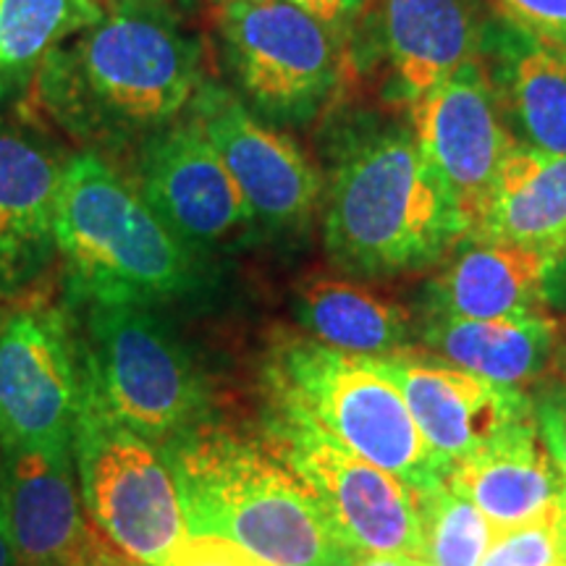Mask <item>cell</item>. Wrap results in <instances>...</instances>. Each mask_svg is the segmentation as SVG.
Instances as JSON below:
<instances>
[{"label": "cell", "instance_id": "30", "mask_svg": "<svg viewBox=\"0 0 566 566\" xmlns=\"http://www.w3.org/2000/svg\"><path fill=\"white\" fill-rule=\"evenodd\" d=\"M286 3L310 13V17L328 27L331 32H336L338 38H344L363 19L370 0H286Z\"/></svg>", "mask_w": 566, "mask_h": 566}, {"label": "cell", "instance_id": "29", "mask_svg": "<svg viewBox=\"0 0 566 566\" xmlns=\"http://www.w3.org/2000/svg\"><path fill=\"white\" fill-rule=\"evenodd\" d=\"M171 566H273L237 543L212 535H189Z\"/></svg>", "mask_w": 566, "mask_h": 566}, {"label": "cell", "instance_id": "12", "mask_svg": "<svg viewBox=\"0 0 566 566\" xmlns=\"http://www.w3.org/2000/svg\"><path fill=\"white\" fill-rule=\"evenodd\" d=\"M124 174L168 229L202 254L254 226L242 189L189 113L134 147Z\"/></svg>", "mask_w": 566, "mask_h": 566}, {"label": "cell", "instance_id": "20", "mask_svg": "<svg viewBox=\"0 0 566 566\" xmlns=\"http://www.w3.org/2000/svg\"><path fill=\"white\" fill-rule=\"evenodd\" d=\"M470 239H495L566 260V155L520 145L509 155Z\"/></svg>", "mask_w": 566, "mask_h": 566}, {"label": "cell", "instance_id": "33", "mask_svg": "<svg viewBox=\"0 0 566 566\" xmlns=\"http://www.w3.org/2000/svg\"><path fill=\"white\" fill-rule=\"evenodd\" d=\"M0 566H13V551H11L9 533H6L3 512H0Z\"/></svg>", "mask_w": 566, "mask_h": 566}, {"label": "cell", "instance_id": "4", "mask_svg": "<svg viewBox=\"0 0 566 566\" xmlns=\"http://www.w3.org/2000/svg\"><path fill=\"white\" fill-rule=\"evenodd\" d=\"M163 451L189 535L223 537L273 566H352L357 558L302 480L260 446L200 428Z\"/></svg>", "mask_w": 566, "mask_h": 566}, {"label": "cell", "instance_id": "24", "mask_svg": "<svg viewBox=\"0 0 566 566\" xmlns=\"http://www.w3.org/2000/svg\"><path fill=\"white\" fill-rule=\"evenodd\" d=\"M506 61V105L525 147L566 155V53L516 32Z\"/></svg>", "mask_w": 566, "mask_h": 566}, {"label": "cell", "instance_id": "35", "mask_svg": "<svg viewBox=\"0 0 566 566\" xmlns=\"http://www.w3.org/2000/svg\"><path fill=\"white\" fill-rule=\"evenodd\" d=\"M212 3H218V6H221V3H229V0H212Z\"/></svg>", "mask_w": 566, "mask_h": 566}, {"label": "cell", "instance_id": "32", "mask_svg": "<svg viewBox=\"0 0 566 566\" xmlns=\"http://www.w3.org/2000/svg\"><path fill=\"white\" fill-rule=\"evenodd\" d=\"M352 566H424L417 556L405 554H367L357 556Z\"/></svg>", "mask_w": 566, "mask_h": 566}, {"label": "cell", "instance_id": "8", "mask_svg": "<svg viewBox=\"0 0 566 566\" xmlns=\"http://www.w3.org/2000/svg\"><path fill=\"white\" fill-rule=\"evenodd\" d=\"M218 48L233 95L275 126H304L334 101L342 38L286 0H229L216 13Z\"/></svg>", "mask_w": 566, "mask_h": 566}, {"label": "cell", "instance_id": "36", "mask_svg": "<svg viewBox=\"0 0 566 566\" xmlns=\"http://www.w3.org/2000/svg\"><path fill=\"white\" fill-rule=\"evenodd\" d=\"M103 3H116V0H103Z\"/></svg>", "mask_w": 566, "mask_h": 566}, {"label": "cell", "instance_id": "18", "mask_svg": "<svg viewBox=\"0 0 566 566\" xmlns=\"http://www.w3.org/2000/svg\"><path fill=\"white\" fill-rule=\"evenodd\" d=\"M464 242V250L430 283L433 317L499 321L543 313L548 281L562 265L558 260L495 239Z\"/></svg>", "mask_w": 566, "mask_h": 566}, {"label": "cell", "instance_id": "31", "mask_svg": "<svg viewBox=\"0 0 566 566\" xmlns=\"http://www.w3.org/2000/svg\"><path fill=\"white\" fill-rule=\"evenodd\" d=\"M82 566H134V564L126 562V558L118 554L116 548H111L108 543H105L103 537L95 533L92 535L87 558H84Z\"/></svg>", "mask_w": 566, "mask_h": 566}, {"label": "cell", "instance_id": "13", "mask_svg": "<svg viewBox=\"0 0 566 566\" xmlns=\"http://www.w3.org/2000/svg\"><path fill=\"white\" fill-rule=\"evenodd\" d=\"M187 113L223 158L254 223L296 229L321 208L325 179L313 160L292 137L254 116L233 90L205 80Z\"/></svg>", "mask_w": 566, "mask_h": 566}, {"label": "cell", "instance_id": "34", "mask_svg": "<svg viewBox=\"0 0 566 566\" xmlns=\"http://www.w3.org/2000/svg\"><path fill=\"white\" fill-rule=\"evenodd\" d=\"M558 514H562V530H564V543H566V491L562 495V501H558Z\"/></svg>", "mask_w": 566, "mask_h": 566}, {"label": "cell", "instance_id": "7", "mask_svg": "<svg viewBox=\"0 0 566 566\" xmlns=\"http://www.w3.org/2000/svg\"><path fill=\"white\" fill-rule=\"evenodd\" d=\"M71 454L92 530L134 566H171L189 530L166 451L118 420L90 378Z\"/></svg>", "mask_w": 566, "mask_h": 566}, {"label": "cell", "instance_id": "2", "mask_svg": "<svg viewBox=\"0 0 566 566\" xmlns=\"http://www.w3.org/2000/svg\"><path fill=\"white\" fill-rule=\"evenodd\" d=\"M66 300H126L166 310L208 286L202 252L168 229L116 160L66 155L55 205Z\"/></svg>", "mask_w": 566, "mask_h": 566}, {"label": "cell", "instance_id": "10", "mask_svg": "<svg viewBox=\"0 0 566 566\" xmlns=\"http://www.w3.org/2000/svg\"><path fill=\"white\" fill-rule=\"evenodd\" d=\"M268 441L302 485L315 495L331 527L352 554H405L420 558V495L300 415L273 409Z\"/></svg>", "mask_w": 566, "mask_h": 566}, {"label": "cell", "instance_id": "22", "mask_svg": "<svg viewBox=\"0 0 566 566\" xmlns=\"http://www.w3.org/2000/svg\"><path fill=\"white\" fill-rule=\"evenodd\" d=\"M294 313L310 338L352 357L409 354L405 310L344 279H307L296 289Z\"/></svg>", "mask_w": 566, "mask_h": 566}, {"label": "cell", "instance_id": "19", "mask_svg": "<svg viewBox=\"0 0 566 566\" xmlns=\"http://www.w3.org/2000/svg\"><path fill=\"white\" fill-rule=\"evenodd\" d=\"M378 30L409 108L478 61L483 42L472 0H378Z\"/></svg>", "mask_w": 566, "mask_h": 566}, {"label": "cell", "instance_id": "17", "mask_svg": "<svg viewBox=\"0 0 566 566\" xmlns=\"http://www.w3.org/2000/svg\"><path fill=\"white\" fill-rule=\"evenodd\" d=\"M446 483L475 504L499 533L551 512L566 491V480L537 433L533 412L459 462Z\"/></svg>", "mask_w": 566, "mask_h": 566}, {"label": "cell", "instance_id": "15", "mask_svg": "<svg viewBox=\"0 0 566 566\" xmlns=\"http://www.w3.org/2000/svg\"><path fill=\"white\" fill-rule=\"evenodd\" d=\"M0 512L13 566H82L87 525L71 449H11L0 462Z\"/></svg>", "mask_w": 566, "mask_h": 566}, {"label": "cell", "instance_id": "3", "mask_svg": "<svg viewBox=\"0 0 566 566\" xmlns=\"http://www.w3.org/2000/svg\"><path fill=\"white\" fill-rule=\"evenodd\" d=\"M323 208L331 263L359 275L417 271L464 239L454 202L407 129L346 139Z\"/></svg>", "mask_w": 566, "mask_h": 566}, {"label": "cell", "instance_id": "11", "mask_svg": "<svg viewBox=\"0 0 566 566\" xmlns=\"http://www.w3.org/2000/svg\"><path fill=\"white\" fill-rule=\"evenodd\" d=\"M409 113L417 147L449 192L464 239H470L506 158L520 147L504 124L499 92L485 69L470 61Z\"/></svg>", "mask_w": 566, "mask_h": 566}, {"label": "cell", "instance_id": "16", "mask_svg": "<svg viewBox=\"0 0 566 566\" xmlns=\"http://www.w3.org/2000/svg\"><path fill=\"white\" fill-rule=\"evenodd\" d=\"M45 134L0 116V296L24 294L55 258L63 163Z\"/></svg>", "mask_w": 566, "mask_h": 566}, {"label": "cell", "instance_id": "1", "mask_svg": "<svg viewBox=\"0 0 566 566\" xmlns=\"http://www.w3.org/2000/svg\"><path fill=\"white\" fill-rule=\"evenodd\" d=\"M205 80L202 42L171 0H116L48 55L27 97L82 150L124 160L187 116Z\"/></svg>", "mask_w": 566, "mask_h": 566}, {"label": "cell", "instance_id": "28", "mask_svg": "<svg viewBox=\"0 0 566 566\" xmlns=\"http://www.w3.org/2000/svg\"><path fill=\"white\" fill-rule=\"evenodd\" d=\"M537 433L546 443L556 470L566 480V378L543 391L541 399L533 405Z\"/></svg>", "mask_w": 566, "mask_h": 566}, {"label": "cell", "instance_id": "5", "mask_svg": "<svg viewBox=\"0 0 566 566\" xmlns=\"http://www.w3.org/2000/svg\"><path fill=\"white\" fill-rule=\"evenodd\" d=\"M265 386L273 409L304 417L417 495L449 478L405 396L370 357H352L310 336H283L268 354Z\"/></svg>", "mask_w": 566, "mask_h": 566}, {"label": "cell", "instance_id": "6", "mask_svg": "<svg viewBox=\"0 0 566 566\" xmlns=\"http://www.w3.org/2000/svg\"><path fill=\"white\" fill-rule=\"evenodd\" d=\"M92 391L160 449L200 430L208 386L163 310L126 300H66Z\"/></svg>", "mask_w": 566, "mask_h": 566}, {"label": "cell", "instance_id": "14", "mask_svg": "<svg viewBox=\"0 0 566 566\" xmlns=\"http://www.w3.org/2000/svg\"><path fill=\"white\" fill-rule=\"evenodd\" d=\"M370 359L405 396L424 443L449 472L504 433L509 424L533 412L525 391L478 378L454 365L422 363L412 354Z\"/></svg>", "mask_w": 566, "mask_h": 566}, {"label": "cell", "instance_id": "27", "mask_svg": "<svg viewBox=\"0 0 566 566\" xmlns=\"http://www.w3.org/2000/svg\"><path fill=\"white\" fill-rule=\"evenodd\" d=\"M516 32L566 53V0H491Z\"/></svg>", "mask_w": 566, "mask_h": 566}, {"label": "cell", "instance_id": "25", "mask_svg": "<svg viewBox=\"0 0 566 566\" xmlns=\"http://www.w3.org/2000/svg\"><path fill=\"white\" fill-rule=\"evenodd\" d=\"M420 525L424 566H480L499 535L488 516L446 480L420 493Z\"/></svg>", "mask_w": 566, "mask_h": 566}, {"label": "cell", "instance_id": "21", "mask_svg": "<svg viewBox=\"0 0 566 566\" xmlns=\"http://www.w3.org/2000/svg\"><path fill=\"white\" fill-rule=\"evenodd\" d=\"M424 344L446 365L522 391L548 370L558 346V323L546 313L499 321L433 317L424 328Z\"/></svg>", "mask_w": 566, "mask_h": 566}, {"label": "cell", "instance_id": "9", "mask_svg": "<svg viewBox=\"0 0 566 566\" xmlns=\"http://www.w3.org/2000/svg\"><path fill=\"white\" fill-rule=\"evenodd\" d=\"M87 363L69 302L19 294L0 310V449H71Z\"/></svg>", "mask_w": 566, "mask_h": 566}, {"label": "cell", "instance_id": "26", "mask_svg": "<svg viewBox=\"0 0 566 566\" xmlns=\"http://www.w3.org/2000/svg\"><path fill=\"white\" fill-rule=\"evenodd\" d=\"M480 566H566V543L558 504L537 520L504 530Z\"/></svg>", "mask_w": 566, "mask_h": 566}, {"label": "cell", "instance_id": "23", "mask_svg": "<svg viewBox=\"0 0 566 566\" xmlns=\"http://www.w3.org/2000/svg\"><path fill=\"white\" fill-rule=\"evenodd\" d=\"M103 13V0H0V105L30 95L48 55Z\"/></svg>", "mask_w": 566, "mask_h": 566}]
</instances>
